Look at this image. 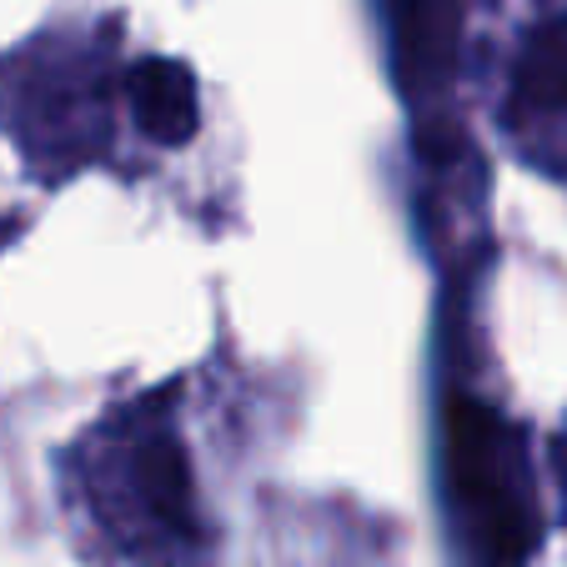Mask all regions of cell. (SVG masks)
I'll use <instances>...</instances> for the list:
<instances>
[{
  "label": "cell",
  "instance_id": "1",
  "mask_svg": "<svg viewBox=\"0 0 567 567\" xmlns=\"http://www.w3.org/2000/svg\"><path fill=\"white\" fill-rule=\"evenodd\" d=\"M396 71L408 86L447 81L457 55V6L452 0H392Z\"/></svg>",
  "mask_w": 567,
  "mask_h": 567
},
{
  "label": "cell",
  "instance_id": "2",
  "mask_svg": "<svg viewBox=\"0 0 567 567\" xmlns=\"http://www.w3.org/2000/svg\"><path fill=\"white\" fill-rule=\"evenodd\" d=\"M131 106L151 141L161 146H186L202 126V106H196V81L182 61H141L131 71Z\"/></svg>",
  "mask_w": 567,
  "mask_h": 567
},
{
  "label": "cell",
  "instance_id": "3",
  "mask_svg": "<svg viewBox=\"0 0 567 567\" xmlns=\"http://www.w3.org/2000/svg\"><path fill=\"white\" fill-rule=\"evenodd\" d=\"M517 96L527 106H563L567 101V21L533 35L517 65Z\"/></svg>",
  "mask_w": 567,
  "mask_h": 567
},
{
  "label": "cell",
  "instance_id": "4",
  "mask_svg": "<svg viewBox=\"0 0 567 567\" xmlns=\"http://www.w3.org/2000/svg\"><path fill=\"white\" fill-rule=\"evenodd\" d=\"M136 477H141V493H146V503L156 507L161 517H172V523H182L186 517V503H192V482H186V457L176 442L156 437L141 447L136 457Z\"/></svg>",
  "mask_w": 567,
  "mask_h": 567
}]
</instances>
